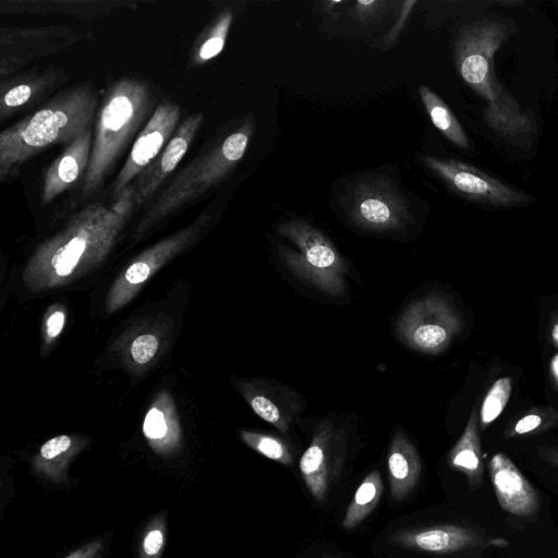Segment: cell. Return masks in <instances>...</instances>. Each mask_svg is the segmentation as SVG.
Here are the masks:
<instances>
[{"instance_id": "cell-28", "label": "cell", "mask_w": 558, "mask_h": 558, "mask_svg": "<svg viewBox=\"0 0 558 558\" xmlns=\"http://www.w3.org/2000/svg\"><path fill=\"white\" fill-rule=\"evenodd\" d=\"M168 424L166 416L157 407L151 408L144 420L143 432L149 439H160L166 436Z\"/></svg>"}, {"instance_id": "cell-36", "label": "cell", "mask_w": 558, "mask_h": 558, "mask_svg": "<svg viewBox=\"0 0 558 558\" xmlns=\"http://www.w3.org/2000/svg\"><path fill=\"white\" fill-rule=\"evenodd\" d=\"M549 373L556 389H558V353L549 362Z\"/></svg>"}, {"instance_id": "cell-27", "label": "cell", "mask_w": 558, "mask_h": 558, "mask_svg": "<svg viewBox=\"0 0 558 558\" xmlns=\"http://www.w3.org/2000/svg\"><path fill=\"white\" fill-rule=\"evenodd\" d=\"M158 349V340L154 335H142L131 344V355L138 364L149 362Z\"/></svg>"}, {"instance_id": "cell-30", "label": "cell", "mask_w": 558, "mask_h": 558, "mask_svg": "<svg viewBox=\"0 0 558 558\" xmlns=\"http://www.w3.org/2000/svg\"><path fill=\"white\" fill-rule=\"evenodd\" d=\"M33 89L28 84H20L9 89L2 97L1 112L24 105L32 96Z\"/></svg>"}, {"instance_id": "cell-19", "label": "cell", "mask_w": 558, "mask_h": 558, "mask_svg": "<svg viewBox=\"0 0 558 558\" xmlns=\"http://www.w3.org/2000/svg\"><path fill=\"white\" fill-rule=\"evenodd\" d=\"M192 231V229H187L162 241L134 262L125 270L121 281L118 282L113 291L114 298L110 300V308H116L118 305L124 303L126 298L133 293L132 291L135 287L142 284L168 256L183 246L190 239Z\"/></svg>"}, {"instance_id": "cell-37", "label": "cell", "mask_w": 558, "mask_h": 558, "mask_svg": "<svg viewBox=\"0 0 558 558\" xmlns=\"http://www.w3.org/2000/svg\"><path fill=\"white\" fill-rule=\"evenodd\" d=\"M550 339L553 344L558 348V317L553 323L550 330Z\"/></svg>"}, {"instance_id": "cell-5", "label": "cell", "mask_w": 558, "mask_h": 558, "mask_svg": "<svg viewBox=\"0 0 558 558\" xmlns=\"http://www.w3.org/2000/svg\"><path fill=\"white\" fill-rule=\"evenodd\" d=\"M278 232L291 241L299 253L281 248V255L291 268L308 275L310 279L331 294L344 289L347 265L330 240L303 220H289L277 227Z\"/></svg>"}, {"instance_id": "cell-6", "label": "cell", "mask_w": 558, "mask_h": 558, "mask_svg": "<svg viewBox=\"0 0 558 558\" xmlns=\"http://www.w3.org/2000/svg\"><path fill=\"white\" fill-rule=\"evenodd\" d=\"M509 34L497 20H484L463 27L456 41V59L463 81L490 102L501 87L493 72V57Z\"/></svg>"}, {"instance_id": "cell-21", "label": "cell", "mask_w": 558, "mask_h": 558, "mask_svg": "<svg viewBox=\"0 0 558 558\" xmlns=\"http://www.w3.org/2000/svg\"><path fill=\"white\" fill-rule=\"evenodd\" d=\"M418 93L433 124L456 146L468 149L469 138L447 104L425 85L420 86Z\"/></svg>"}, {"instance_id": "cell-1", "label": "cell", "mask_w": 558, "mask_h": 558, "mask_svg": "<svg viewBox=\"0 0 558 558\" xmlns=\"http://www.w3.org/2000/svg\"><path fill=\"white\" fill-rule=\"evenodd\" d=\"M97 96L77 88L51 101L0 135V178L51 144L72 142L94 118Z\"/></svg>"}, {"instance_id": "cell-23", "label": "cell", "mask_w": 558, "mask_h": 558, "mask_svg": "<svg viewBox=\"0 0 558 558\" xmlns=\"http://www.w3.org/2000/svg\"><path fill=\"white\" fill-rule=\"evenodd\" d=\"M512 392V379L500 377L487 390L480 409V428L486 429L506 409Z\"/></svg>"}, {"instance_id": "cell-31", "label": "cell", "mask_w": 558, "mask_h": 558, "mask_svg": "<svg viewBox=\"0 0 558 558\" xmlns=\"http://www.w3.org/2000/svg\"><path fill=\"white\" fill-rule=\"evenodd\" d=\"M71 438L65 435L57 436L45 442L40 449V454L45 459H53L66 451L71 446Z\"/></svg>"}, {"instance_id": "cell-24", "label": "cell", "mask_w": 558, "mask_h": 558, "mask_svg": "<svg viewBox=\"0 0 558 558\" xmlns=\"http://www.w3.org/2000/svg\"><path fill=\"white\" fill-rule=\"evenodd\" d=\"M558 424V411L533 410L505 429L506 438H517L545 432Z\"/></svg>"}, {"instance_id": "cell-4", "label": "cell", "mask_w": 558, "mask_h": 558, "mask_svg": "<svg viewBox=\"0 0 558 558\" xmlns=\"http://www.w3.org/2000/svg\"><path fill=\"white\" fill-rule=\"evenodd\" d=\"M124 213L93 204L78 213L70 226L40 253L60 277L72 274L84 258L99 256L112 244Z\"/></svg>"}, {"instance_id": "cell-32", "label": "cell", "mask_w": 558, "mask_h": 558, "mask_svg": "<svg viewBox=\"0 0 558 558\" xmlns=\"http://www.w3.org/2000/svg\"><path fill=\"white\" fill-rule=\"evenodd\" d=\"M163 537L160 531L148 533L144 541V550L147 555H156L162 546Z\"/></svg>"}, {"instance_id": "cell-7", "label": "cell", "mask_w": 558, "mask_h": 558, "mask_svg": "<svg viewBox=\"0 0 558 558\" xmlns=\"http://www.w3.org/2000/svg\"><path fill=\"white\" fill-rule=\"evenodd\" d=\"M461 329L459 312L438 294H429L411 303L397 324L400 340L412 350L427 354L444 351Z\"/></svg>"}, {"instance_id": "cell-25", "label": "cell", "mask_w": 558, "mask_h": 558, "mask_svg": "<svg viewBox=\"0 0 558 558\" xmlns=\"http://www.w3.org/2000/svg\"><path fill=\"white\" fill-rule=\"evenodd\" d=\"M242 439L255 451L283 465L293 463L288 445L280 438L256 432H242Z\"/></svg>"}, {"instance_id": "cell-12", "label": "cell", "mask_w": 558, "mask_h": 558, "mask_svg": "<svg viewBox=\"0 0 558 558\" xmlns=\"http://www.w3.org/2000/svg\"><path fill=\"white\" fill-rule=\"evenodd\" d=\"M180 108L170 101L161 102L137 136L131 153L116 182L114 194L123 192L125 185L137 177L167 146L180 119Z\"/></svg>"}, {"instance_id": "cell-20", "label": "cell", "mask_w": 558, "mask_h": 558, "mask_svg": "<svg viewBox=\"0 0 558 558\" xmlns=\"http://www.w3.org/2000/svg\"><path fill=\"white\" fill-rule=\"evenodd\" d=\"M449 466L462 473L471 489H477L483 484L484 463L480 436V420L476 410L470 413L462 435L448 454Z\"/></svg>"}, {"instance_id": "cell-11", "label": "cell", "mask_w": 558, "mask_h": 558, "mask_svg": "<svg viewBox=\"0 0 558 558\" xmlns=\"http://www.w3.org/2000/svg\"><path fill=\"white\" fill-rule=\"evenodd\" d=\"M422 161L452 189L471 199L494 206H510L529 201L526 194L470 165L433 156H423Z\"/></svg>"}, {"instance_id": "cell-17", "label": "cell", "mask_w": 558, "mask_h": 558, "mask_svg": "<svg viewBox=\"0 0 558 558\" xmlns=\"http://www.w3.org/2000/svg\"><path fill=\"white\" fill-rule=\"evenodd\" d=\"M92 132L86 130L73 140L51 163L43 185V204H47L86 172L92 153Z\"/></svg>"}, {"instance_id": "cell-35", "label": "cell", "mask_w": 558, "mask_h": 558, "mask_svg": "<svg viewBox=\"0 0 558 558\" xmlns=\"http://www.w3.org/2000/svg\"><path fill=\"white\" fill-rule=\"evenodd\" d=\"M415 3H416V1H405V2H403L404 8L401 10L398 23L395 24V27L388 34V36H387L388 40H393L398 36L400 29L404 25V22H405V20L408 17L409 13L412 10V7Z\"/></svg>"}, {"instance_id": "cell-18", "label": "cell", "mask_w": 558, "mask_h": 558, "mask_svg": "<svg viewBox=\"0 0 558 558\" xmlns=\"http://www.w3.org/2000/svg\"><path fill=\"white\" fill-rule=\"evenodd\" d=\"M387 469L392 499L404 500L421 478L422 461L415 446L401 430L393 435L390 442Z\"/></svg>"}, {"instance_id": "cell-16", "label": "cell", "mask_w": 558, "mask_h": 558, "mask_svg": "<svg viewBox=\"0 0 558 558\" xmlns=\"http://www.w3.org/2000/svg\"><path fill=\"white\" fill-rule=\"evenodd\" d=\"M487 125L507 141L529 147L536 133L531 113L520 110L517 100L501 86L484 109Z\"/></svg>"}, {"instance_id": "cell-33", "label": "cell", "mask_w": 558, "mask_h": 558, "mask_svg": "<svg viewBox=\"0 0 558 558\" xmlns=\"http://www.w3.org/2000/svg\"><path fill=\"white\" fill-rule=\"evenodd\" d=\"M538 457L551 465L555 469H558V446L554 445H544L537 448Z\"/></svg>"}, {"instance_id": "cell-10", "label": "cell", "mask_w": 558, "mask_h": 558, "mask_svg": "<svg viewBox=\"0 0 558 558\" xmlns=\"http://www.w3.org/2000/svg\"><path fill=\"white\" fill-rule=\"evenodd\" d=\"M345 440L342 430L323 421L315 426L312 441L300 459L304 484L318 502L325 501L341 472Z\"/></svg>"}, {"instance_id": "cell-26", "label": "cell", "mask_w": 558, "mask_h": 558, "mask_svg": "<svg viewBox=\"0 0 558 558\" xmlns=\"http://www.w3.org/2000/svg\"><path fill=\"white\" fill-rule=\"evenodd\" d=\"M232 22V12L225 11L215 27L213 28L210 36L203 43L198 50V60L204 62L218 56L225 47L227 35Z\"/></svg>"}, {"instance_id": "cell-2", "label": "cell", "mask_w": 558, "mask_h": 558, "mask_svg": "<svg viewBox=\"0 0 558 558\" xmlns=\"http://www.w3.org/2000/svg\"><path fill=\"white\" fill-rule=\"evenodd\" d=\"M150 99L148 87L133 78L122 80L110 89L96 125L84 178L85 195L99 187L118 155L149 111Z\"/></svg>"}, {"instance_id": "cell-38", "label": "cell", "mask_w": 558, "mask_h": 558, "mask_svg": "<svg viewBox=\"0 0 558 558\" xmlns=\"http://www.w3.org/2000/svg\"><path fill=\"white\" fill-rule=\"evenodd\" d=\"M329 558H332V557H329Z\"/></svg>"}, {"instance_id": "cell-3", "label": "cell", "mask_w": 558, "mask_h": 558, "mask_svg": "<svg viewBox=\"0 0 558 558\" xmlns=\"http://www.w3.org/2000/svg\"><path fill=\"white\" fill-rule=\"evenodd\" d=\"M252 130V123L246 122L210 151L186 166L158 197L144 221L169 214L217 184L244 156Z\"/></svg>"}, {"instance_id": "cell-34", "label": "cell", "mask_w": 558, "mask_h": 558, "mask_svg": "<svg viewBox=\"0 0 558 558\" xmlns=\"http://www.w3.org/2000/svg\"><path fill=\"white\" fill-rule=\"evenodd\" d=\"M64 324V314L60 311L54 312L50 315V317L47 320V333L50 338L57 337Z\"/></svg>"}, {"instance_id": "cell-14", "label": "cell", "mask_w": 558, "mask_h": 558, "mask_svg": "<svg viewBox=\"0 0 558 558\" xmlns=\"http://www.w3.org/2000/svg\"><path fill=\"white\" fill-rule=\"evenodd\" d=\"M203 122V113L187 117L169 141L162 153L136 178L132 189L134 199L142 203L153 196L163 180L175 169L185 155Z\"/></svg>"}, {"instance_id": "cell-22", "label": "cell", "mask_w": 558, "mask_h": 558, "mask_svg": "<svg viewBox=\"0 0 558 558\" xmlns=\"http://www.w3.org/2000/svg\"><path fill=\"white\" fill-rule=\"evenodd\" d=\"M383 480L377 470L369 472L359 485L342 520V527L353 530L376 508L383 494Z\"/></svg>"}, {"instance_id": "cell-13", "label": "cell", "mask_w": 558, "mask_h": 558, "mask_svg": "<svg viewBox=\"0 0 558 558\" xmlns=\"http://www.w3.org/2000/svg\"><path fill=\"white\" fill-rule=\"evenodd\" d=\"M499 507L519 518H532L541 508V496L515 463L504 452L492 456L487 464Z\"/></svg>"}, {"instance_id": "cell-15", "label": "cell", "mask_w": 558, "mask_h": 558, "mask_svg": "<svg viewBox=\"0 0 558 558\" xmlns=\"http://www.w3.org/2000/svg\"><path fill=\"white\" fill-rule=\"evenodd\" d=\"M245 397L259 417L283 434L290 430L301 412L300 396L271 381L248 385Z\"/></svg>"}, {"instance_id": "cell-8", "label": "cell", "mask_w": 558, "mask_h": 558, "mask_svg": "<svg viewBox=\"0 0 558 558\" xmlns=\"http://www.w3.org/2000/svg\"><path fill=\"white\" fill-rule=\"evenodd\" d=\"M345 208L356 226L371 231H395L409 220L407 199L390 181L379 177L356 182L349 192Z\"/></svg>"}, {"instance_id": "cell-9", "label": "cell", "mask_w": 558, "mask_h": 558, "mask_svg": "<svg viewBox=\"0 0 558 558\" xmlns=\"http://www.w3.org/2000/svg\"><path fill=\"white\" fill-rule=\"evenodd\" d=\"M389 542L404 549L434 555L505 548L509 545V541L505 537L453 523L401 529L390 535Z\"/></svg>"}, {"instance_id": "cell-29", "label": "cell", "mask_w": 558, "mask_h": 558, "mask_svg": "<svg viewBox=\"0 0 558 558\" xmlns=\"http://www.w3.org/2000/svg\"><path fill=\"white\" fill-rule=\"evenodd\" d=\"M389 2L387 1H363L359 0L354 3L351 13L363 23H369L378 20L385 12Z\"/></svg>"}]
</instances>
